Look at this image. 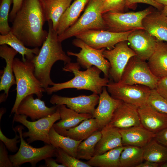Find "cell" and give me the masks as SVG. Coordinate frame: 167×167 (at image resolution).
Listing matches in <instances>:
<instances>
[{
  "label": "cell",
  "instance_id": "1",
  "mask_svg": "<svg viewBox=\"0 0 167 167\" xmlns=\"http://www.w3.org/2000/svg\"><path fill=\"white\" fill-rule=\"evenodd\" d=\"M45 21L40 0H24L12 22L11 31L26 47L42 46L48 32L44 29Z\"/></svg>",
  "mask_w": 167,
  "mask_h": 167
},
{
  "label": "cell",
  "instance_id": "2",
  "mask_svg": "<svg viewBox=\"0 0 167 167\" xmlns=\"http://www.w3.org/2000/svg\"><path fill=\"white\" fill-rule=\"evenodd\" d=\"M47 36L42 44L39 53L32 60L35 66L34 74L45 89L54 83L50 78L51 68L58 61L63 62L64 65L71 62V59L63 50L62 42L58 39L57 31L53 27L51 21L48 22Z\"/></svg>",
  "mask_w": 167,
  "mask_h": 167
},
{
  "label": "cell",
  "instance_id": "3",
  "mask_svg": "<svg viewBox=\"0 0 167 167\" xmlns=\"http://www.w3.org/2000/svg\"><path fill=\"white\" fill-rule=\"evenodd\" d=\"M80 66L77 62H71L65 65L62 70L73 73L74 77L65 82L54 83L51 87H48L45 92L50 95L63 89L73 88L88 90L99 95L103 87L106 86L109 83V78L101 77L102 71L96 66H92L85 71H80Z\"/></svg>",
  "mask_w": 167,
  "mask_h": 167
},
{
  "label": "cell",
  "instance_id": "4",
  "mask_svg": "<svg viewBox=\"0 0 167 167\" xmlns=\"http://www.w3.org/2000/svg\"><path fill=\"white\" fill-rule=\"evenodd\" d=\"M13 67L16 82V95L10 115L16 113L19 104L25 97L34 94L41 99L43 92H45L35 75V66L32 61L26 59L24 61L15 58Z\"/></svg>",
  "mask_w": 167,
  "mask_h": 167
},
{
  "label": "cell",
  "instance_id": "5",
  "mask_svg": "<svg viewBox=\"0 0 167 167\" xmlns=\"http://www.w3.org/2000/svg\"><path fill=\"white\" fill-rule=\"evenodd\" d=\"M101 0H91L80 18L62 34L58 36L59 41H62L90 30H106L102 17Z\"/></svg>",
  "mask_w": 167,
  "mask_h": 167
},
{
  "label": "cell",
  "instance_id": "6",
  "mask_svg": "<svg viewBox=\"0 0 167 167\" xmlns=\"http://www.w3.org/2000/svg\"><path fill=\"white\" fill-rule=\"evenodd\" d=\"M151 7L142 11L127 13L108 12L102 14L106 30L121 32L144 30L143 19L153 11Z\"/></svg>",
  "mask_w": 167,
  "mask_h": 167
},
{
  "label": "cell",
  "instance_id": "7",
  "mask_svg": "<svg viewBox=\"0 0 167 167\" xmlns=\"http://www.w3.org/2000/svg\"><path fill=\"white\" fill-rule=\"evenodd\" d=\"M20 137L19 148L16 153L10 155V159L14 167H19L26 163H30L32 167L48 157H55L56 148L51 144H46L39 148H34L26 142L23 136L22 125L15 127Z\"/></svg>",
  "mask_w": 167,
  "mask_h": 167
},
{
  "label": "cell",
  "instance_id": "8",
  "mask_svg": "<svg viewBox=\"0 0 167 167\" xmlns=\"http://www.w3.org/2000/svg\"><path fill=\"white\" fill-rule=\"evenodd\" d=\"M28 117L24 115L15 113L13 123L19 122L26 127L28 131L23 132L24 138H28L27 141L29 144L37 141H41L46 144H51L49 132L54 124L60 119L59 107L52 115L33 121L27 120Z\"/></svg>",
  "mask_w": 167,
  "mask_h": 167
},
{
  "label": "cell",
  "instance_id": "9",
  "mask_svg": "<svg viewBox=\"0 0 167 167\" xmlns=\"http://www.w3.org/2000/svg\"><path fill=\"white\" fill-rule=\"evenodd\" d=\"M159 79L152 73L146 61L135 56L129 60L118 82L142 85L153 89L156 88Z\"/></svg>",
  "mask_w": 167,
  "mask_h": 167
},
{
  "label": "cell",
  "instance_id": "10",
  "mask_svg": "<svg viewBox=\"0 0 167 167\" xmlns=\"http://www.w3.org/2000/svg\"><path fill=\"white\" fill-rule=\"evenodd\" d=\"M107 91L114 98L138 107L146 104L151 89L139 84H129L109 80L106 85Z\"/></svg>",
  "mask_w": 167,
  "mask_h": 167
},
{
  "label": "cell",
  "instance_id": "11",
  "mask_svg": "<svg viewBox=\"0 0 167 167\" xmlns=\"http://www.w3.org/2000/svg\"><path fill=\"white\" fill-rule=\"evenodd\" d=\"M72 44L81 50L78 53L68 51L67 54L69 56L76 57L77 62L84 68L87 69L92 66H96L103 73L104 77L109 78L110 64L103 55L105 48L94 49L77 38L73 41Z\"/></svg>",
  "mask_w": 167,
  "mask_h": 167
},
{
  "label": "cell",
  "instance_id": "12",
  "mask_svg": "<svg viewBox=\"0 0 167 167\" xmlns=\"http://www.w3.org/2000/svg\"><path fill=\"white\" fill-rule=\"evenodd\" d=\"M103 55L110 64L109 78L115 83L120 81L129 60L136 56L126 41L118 43L111 49H105L103 52Z\"/></svg>",
  "mask_w": 167,
  "mask_h": 167
},
{
  "label": "cell",
  "instance_id": "13",
  "mask_svg": "<svg viewBox=\"0 0 167 167\" xmlns=\"http://www.w3.org/2000/svg\"><path fill=\"white\" fill-rule=\"evenodd\" d=\"M132 31L117 32L108 30H90L83 32L75 37L94 49H110L118 43L127 41L128 35Z\"/></svg>",
  "mask_w": 167,
  "mask_h": 167
},
{
  "label": "cell",
  "instance_id": "14",
  "mask_svg": "<svg viewBox=\"0 0 167 167\" xmlns=\"http://www.w3.org/2000/svg\"><path fill=\"white\" fill-rule=\"evenodd\" d=\"M99 96L93 93L90 95H81L74 97L53 95L50 102L54 105H65L68 108L79 113H88L92 115L98 103Z\"/></svg>",
  "mask_w": 167,
  "mask_h": 167
},
{
  "label": "cell",
  "instance_id": "15",
  "mask_svg": "<svg viewBox=\"0 0 167 167\" xmlns=\"http://www.w3.org/2000/svg\"><path fill=\"white\" fill-rule=\"evenodd\" d=\"M127 41L136 56L144 61L150 58L156 45V39L144 30L133 31L128 35Z\"/></svg>",
  "mask_w": 167,
  "mask_h": 167
},
{
  "label": "cell",
  "instance_id": "16",
  "mask_svg": "<svg viewBox=\"0 0 167 167\" xmlns=\"http://www.w3.org/2000/svg\"><path fill=\"white\" fill-rule=\"evenodd\" d=\"M59 105H55L48 107L45 102L38 98L34 99L33 94L25 97L21 101L16 113L29 117L33 121L54 114Z\"/></svg>",
  "mask_w": 167,
  "mask_h": 167
},
{
  "label": "cell",
  "instance_id": "17",
  "mask_svg": "<svg viewBox=\"0 0 167 167\" xmlns=\"http://www.w3.org/2000/svg\"><path fill=\"white\" fill-rule=\"evenodd\" d=\"M122 102L112 97L108 92L106 87H103L99 94L98 105L92 115V118L96 121L99 130L109 123L115 110Z\"/></svg>",
  "mask_w": 167,
  "mask_h": 167
},
{
  "label": "cell",
  "instance_id": "18",
  "mask_svg": "<svg viewBox=\"0 0 167 167\" xmlns=\"http://www.w3.org/2000/svg\"><path fill=\"white\" fill-rule=\"evenodd\" d=\"M138 107L122 101L115 110L108 125L118 129L141 125Z\"/></svg>",
  "mask_w": 167,
  "mask_h": 167
},
{
  "label": "cell",
  "instance_id": "19",
  "mask_svg": "<svg viewBox=\"0 0 167 167\" xmlns=\"http://www.w3.org/2000/svg\"><path fill=\"white\" fill-rule=\"evenodd\" d=\"M141 125L154 134L167 127V114L159 112L147 103L138 107Z\"/></svg>",
  "mask_w": 167,
  "mask_h": 167
},
{
  "label": "cell",
  "instance_id": "20",
  "mask_svg": "<svg viewBox=\"0 0 167 167\" xmlns=\"http://www.w3.org/2000/svg\"><path fill=\"white\" fill-rule=\"evenodd\" d=\"M18 53L17 51L7 45L0 46V57L5 60L6 63L0 78V91H3L4 93L7 97L11 88L16 84L13 66L15 57Z\"/></svg>",
  "mask_w": 167,
  "mask_h": 167
},
{
  "label": "cell",
  "instance_id": "21",
  "mask_svg": "<svg viewBox=\"0 0 167 167\" xmlns=\"http://www.w3.org/2000/svg\"><path fill=\"white\" fill-rule=\"evenodd\" d=\"M123 146L132 145L144 148L154 138V133L141 125L119 129Z\"/></svg>",
  "mask_w": 167,
  "mask_h": 167
},
{
  "label": "cell",
  "instance_id": "22",
  "mask_svg": "<svg viewBox=\"0 0 167 167\" xmlns=\"http://www.w3.org/2000/svg\"><path fill=\"white\" fill-rule=\"evenodd\" d=\"M145 30L156 39L167 43V17L161 12L153 11L142 21Z\"/></svg>",
  "mask_w": 167,
  "mask_h": 167
},
{
  "label": "cell",
  "instance_id": "23",
  "mask_svg": "<svg viewBox=\"0 0 167 167\" xmlns=\"http://www.w3.org/2000/svg\"><path fill=\"white\" fill-rule=\"evenodd\" d=\"M59 109L60 119L53 127L59 134L77 126L84 120L92 118L90 114L78 113L65 105H59Z\"/></svg>",
  "mask_w": 167,
  "mask_h": 167
},
{
  "label": "cell",
  "instance_id": "24",
  "mask_svg": "<svg viewBox=\"0 0 167 167\" xmlns=\"http://www.w3.org/2000/svg\"><path fill=\"white\" fill-rule=\"evenodd\" d=\"M147 63L152 73L159 79L167 76V42L156 39V49Z\"/></svg>",
  "mask_w": 167,
  "mask_h": 167
},
{
  "label": "cell",
  "instance_id": "25",
  "mask_svg": "<svg viewBox=\"0 0 167 167\" xmlns=\"http://www.w3.org/2000/svg\"><path fill=\"white\" fill-rule=\"evenodd\" d=\"M100 131L101 136L95 146L94 156L123 146L118 129L107 125Z\"/></svg>",
  "mask_w": 167,
  "mask_h": 167
},
{
  "label": "cell",
  "instance_id": "26",
  "mask_svg": "<svg viewBox=\"0 0 167 167\" xmlns=\"http://www.w3.org/2000/svg\"><path fill=\"white\" fill-rule=\"evenodd\" d=\"M45 21H52L57 31L60 19L72 0H40Z\"/></svg>",
  "mask_w": 167,
  "mask_h": 167
},
{
  "label": "cell",
  "instance_id": "27",
  "mask_svg": "<svg viewBox=\"0 0 167 167\" xmlns=\"http://www.w3.org/2000/svg\"><path fill=\"white\" fill-rule=\"evenodd\" d=\"M89 0H75L61 17L57 31L58 35L63 33L76 21Z\"/></svg>",
  "mask_w": 167,
  "mask_h": 167
},
{
  "label": "cell",
  "instance_id": "28",
  "mask_svg": "<svg viewBox=\"0 0 167 167\" xmlns=\"http://www.w3.org/2000/svg\"><path fill=\"white\" fill-rule=\"evenodd\" d=\"M7 45L21 55L22 60L32 61L37 55L40 49L38 47L31 49L27 48L11 31L8 34L0 35V45Z\"/></svg>",
  "mask_w": 167,
  "mask_h": 167
},
{
  "label": "cell",
  "instance_id": "29",
  "mask_svg": "<svg viewBox=\"0 0 167 167\" xmlns=\"http://www.w3.org/2000/svg\"><path fill=\"white\" fill-rule=\"evenodd\" d=\"M98 130L99 128L96 121L92 118L84 120L77 126L60 134L76 140H84Z\"/></svg>",
  "mask_w": 167,
  "mask_h": 167
},
{
  "label": "cell",
  "instance_id": "30",
  "mask_svg": "<svg viewBox=\"0 0 167 167\" xmlns=\"http://www.w3.org/2000/svg\"><path fill=\"white\" fill-rule=\"evenodd\" d=\"M124 146L116 148L95 155L86 162L91 167H121L120 157Z\"/></svg>",
  "mask_w": 167,
  "mask_h": 167
},
{
  "label": "cell",
  "instance_id": "31",
  "mask_svg": "<svg viewBox=\"0 0 167 167\" xmlns=\"http://www.w3.org/2000/svg\"><path fill=\"white\" fill-rule=\"evenodd\" d=\"M49 138L50 144L55 148H60L70 155L75 157H76L78 146L83 140H76L63 136L56 132L53 126L49 132Z\"/></svg>",
  "mask_w": 167,
  "mask_h": 167
},
{
  "label": "cell",
  "instance_id": "32",
  "mask_svg": "<svg viewBox=\"0 0 167 167\" xmlns=\"http://www.w3.org/2000/svg\"><path fill=\"white\" fill-rule=\"evenodd\" d=\"M124 146L120 157L121 167H137L143 162V148L132 145Z\"/></svg>",
  "mask_w": 167,
  "mask_h": 167
},
{
  "label": "cell",
  "instance_id": "33",
  "mask_svg": "<svg viewBox=\"0 0 167 167\" xmlns=\"http://www.w3.org/2000/svg\"><path fill=\"white\" fill-rule=\"evenodd\" d=\"M143 148L144 160L157 163L159 165L167 161V147L154 138Z\"/></svg>",
  "mask_w": 167,
  "mask_h": 167
},
{
  "label": "cell",
  "instance_id": "34",
  "mask_svg": "<svg viewBox=\"0 0 167 167\" xmlns=\"http://www.w3.org/2000/svg\"><path fill=\"white\" fill-rule=\"evenodd\" d=\"M101 136V131L98 130L82 141L78 146L76 157L87 161L92 158L94 156L95 146Z\"/></svg>",
  "mask_w": 167,
  "mask_h": 167
},
{
  "label": "cell",
  "instance_id": "35",
  "mask_svg": "<svg viewBox=\"0 0 167 167\" xmlns=\"http://www.w3.org/2000/svg\"><path fill=\"white\" fill-rule=\"evenodd\" d=\"M55 157L56 161L65 167H91L86 162L70 155L59 148H56Z\"/></svg>",
  "mask_w": 167,
  "mask_h": 167
},
{
  "label": "cell",
  "instance_id": "36",
  "mask_svg": "<svg viewBox=\"0 0 167 167\" xmlns=\"http://www.w3.org/2000/svg\"><path fill=\"white\" fill-rule=\"evenodd\" d=\"M13 0H1L0 6V33L6 35L11 31L9 24L10 10Z\"/></svg>",
  "mask_w": 167,
  "mask_h": 167
},
{
  "label": "cell",
  "instance_id": "37",
  "mask_svg": "<svg viewBox=\"0 0 167 167\" xmlns=\"http://www.w3.org/2000/svg\"><path fill=\"white\" fill-rule=\"evenodd\" d=\"M147 103L157 111L167 114V100L156 89H151Z\"/></svg>",
  "mask_w": 167,
  "mask_h": 167
},
{
  "label": "cell",
  "instance_id": "38",
  "mask_svg": "<svg viewBox=\"0 0 167 167\" xmlns=\"http://www.w3.org/2000/svg\"><path fill=\"white\" fill-rule=\"evenodd\" d=\"M126 0H108L103 2L101 8L103 14L108 12H122Z\"/></svg>",
  "mask_w": 167,
  "mask_h": 167
},
{
  "label": "cell",
  "instance_id": "39",
  "mask_svg": "<svg viewBox=\"0 0 167 167\" xmlns=\"http://www.w3.org/2000/svg\"><path fill=\"white\" fill-rule=\"evenodd\" d=\"M13 129L15 133V136L13 139H9L7 137L2 133L0 128V140L5 145L6 148L10 152H15L18 151L19 148L17 144L20 142V137L17 134V131L15 128Z\"/></svg>",
  "mask_w": 167,
  "mask_h": 167
},
{
  "label": "cell",
  "instance_id": "40",
  "mask_svg": "<svg viewBox=\"0 0 167 167\" xmlns=\"http://www.w3.org/2000/svg\"><path fill=\"white\" fill-rule=\"evenodd\" d=\"M13 164L11 162L8 152L3 143L0 141V167H12Z\"/></svg>",
  "mask_w": 167,
  "mask_h": 167
},
{
  "label": "cell",
  "instance_id": "41",
  "mask_svg": "<svg viewBox=\"0 0 167 167\" xmlns=\"http://www.w3.org/2000/svg\"><path fill=\"white\" fill-rule=\"evenodd\" d=\"M141 3L149 5L158 9H163L164 6L153 0H126V6L128 8H133L137 3Z\"/></svg>",
  "mask_w": 167,
  "mask_h": 167
},
{
  "label": "cell",
  "instance_id": "42",
  "mask_svg": "<svg viewBox=\"0 0 167 167\" xmlns=\"http://www.w3.org/2000/svg\"><path fill=\"white\" fill-rule=\"evenodd\" d=\"M155 89L161 95L167 100V76L159 79Z\"/></svg>",
  "mask_w": 167,
  "mask_h": 167
},
{
  "label": "cell",
  "instance_id": "43",
  "mask_svg": "<svg viewBox=\"0 0 167 167\" xmlns=\"http://www.w3.org/2000/svg\"><path fill=\"white\" fill-rule=\"evenodd\" d=\"M154 138L159 143L167 147V127L155 134Z\"/></svg>",
  "mask_w": 167,
  "mask_h": 167
},
{
  "label": "cell",
  "instance_id": "44",
  "mask_svg": "<svg viewBox=\"0 0 167 167\" xmlns=\"http://www.w3.org/2000/svg\"><path fill=\"white\" fill-rule=\"evenodd\" d=\"M24 0H13V6L9 14V22H12L16 13L21 7Z\"/></svg>",
  "mask_w": 167,
  "mask_h": 167
},
{
  "label": "cell",
  "instance_id": "45",
  "mask_svg": "<svg viewBox=\"0 0 167 167\" xmlns=\"http://www.w3.org/2000/svg\"><path fill=\"white\" fill-rule=\"evenodd\" d=\"M44 160L45 161V167H65L64 165L59 164L56 161L55 159H53L52 157H47Z\"/></svg>",
  "mask_w": 167,
  "mask_h": 167
},
{
  "label": "cell",
  "instance_id": "46",
  "mask_svg": "<svg viewBox=\"0 0 167 167\" xmlns=\"http://www.w3.org/2000/svg\"><path fill=\"white\" fill-rule=\"evenodd\" d=\"M159 167V164L150 161H145L144 162H142L138 165L137 167Z\"/></svg>",
  "mask_w": 167,
  "mask_h": 167
},
{
  "label": "cell",
  "instance_id": "47",
  "mask_svg": "<svg viewBox=\"0 0 167 167\" xmlns=\"http://www.w3.org/2000/svg\"><path fill=\"white\" fill-rule=\"evenodd\" d=\"M164 6H167V0H153Z\"/></svg>",
  "mask_w": 167,
  "mask_h": 167
},
{
  "label": "cell",
  "instance_id": "48",
  "mask_svg": "<svg viewBox=\"0 0 167 167\" xmlns=\"http://www.w3.org/2000/svg\"><path fill=\"white\" fill-rule=\"evenodd\" d=\"M7 97V96L4 93L1 94L0 95V103H1L5 101Z\"/></svg>",
  "mask_w": 167,
  "mask_h": 167
},
{
  "label": "cell",
  "instance_id": "49",
  "mask_svg": "<svg viewBox=\"0 0 167 167\" xmlns=\"http://www.w3.org/2000/svg\"><path fill=\"white\" fill-rule=\"evenodd\" d=\"M6 111V109L4 108H1L0 110V122L3 115L5 113Z\"/></svg>",
  "mask_w": 167,
  "mask_h": 167
},
{
  "label": "cell",
  "instance_id": "50",
  "mask_svg": "<svg viewBox=\"0 0 167 167\" xmlns=\"http://www.w3.org/2000/svg\"><path fill=\"white\" fill-rule=\"evenodd\" d=\"M161 12L163 14L167 17V6H164Z\"/></svg>",
  "mask_w": 167,
  "mask_h": 167
},
{
  "label": "cell",
  "instance_id": "51",
  "mask_svg": "<svg viewBox=\"0 0 167 167\" xmlns=\"http://www.w3.org/2000/svg\"><path fill=\"white\" fill-rule=\"evenodd\" d=\"M159 167H167V161L159 165Z\"/></svg>",
  "mask_w": 167,
  "mask_h": 167
},
{
  "label": "cell",
  "instance_id": "52",
  "mask_svg": "<svg viewBox=\"0 0 167 167\" xmlns=\"http://www.w3.org/2000/svg\"><path fill=\"white\" fill-rule=\"evenodd\" d=\"M103 2H104L107 1L108 0H101Z\"/></svg>",
  "mask_w": 167,
  "mask_h": 167
}]
</instances>
